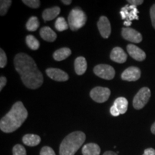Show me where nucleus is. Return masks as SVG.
Returning a JSON list of instances; mask_svg holds the SVG:
<instances>
[{
	"instance_id": "1",
	"label": "nucleus",
	"mask_w": 155,
	"mask_h": 155,
	"mask_svg": "<svg viewBox=\"0 0 155 155\" xmlns=\"http://www.w3.org/2000/svg\"><path fill=\"white\" fill-rule=\"evenodd\" d=\"M14 64L17 72L27 88L37 89L43 83V75L39 71L35 62L27 54L18 53L15 57Z\"/></svg>"
},
{
	"instance_id": "2",
	"label": "nucleus",
	"mask_w": 155,
	"mask_h": 155,
	"mask_svg": "<svg viewBox=\"0 0 155 155\" xmlns=\"http://www.w3.org/2000/svg\"><path fill=\"white\" fill-rule=\"evenodd\" d=\"M28 116V112L22 102L15 103L8 113L0 121V129L5 133H12L17 130Z\"/></svg>"
},
{
	"instance_id": "3",
	"label": "nucleus",
	"mask_w": 155,
	"mask_h": 155,
	"mask_svg": "<svg viewBox=\"0 0 155 155\" xmlns=\"http://www.w3.org/2000/svg\"><path fill=\"white\" fill-rule=\"evenodd\" d=\"M86 140V134L77 131L65 137L60 146V155H75Z\"/></svg>"
},
{
	"instance_id": "4",
	"label": "nucleus",
	"mask_w": 155,
	"mask_h": 155,
	"mask_svg": "<svg viewBox=\"0 0 155 155\" xmlns=\"http://www.w3.org/2000/svg\"><path fill=\"white\" fill-rule=\"evenodd\" d=\"M87 17L82 9L74 8L68 15V25L71 30L76 31L83 28L86 24Z\"/></svg>"
},
{
	"instance_id": "5",
	"label": "nucleus",
	"mask_w": 155,
	"mask_h": 155,
	"mask_svg": "<svg viewBox=\"0 0 155 155\" xmlns=\"http://www.w3.org/2000/svg\"><path fill=\"white\" fill-rule=\"evenodd\" d=\"M151 96V91L147 87L141 88L135 95L133 100V106L135 109H141L146 106Z\"/></svg>"
},
{
	"instance_id": "6",
	"label": "nucleus",
	"mask_w": 155,
	"mask_h": 155,
	"mask_svg": "<svg viewBox=\"0 0 155 155\" xmlns=\"http://www.w3.org/2000/svg\"><path fill=\"white\" fill-rule=\"evenodd\" d=\"M94 72L97 76L106 80H112L115 76V70L114 68L106 64L97 65L94 68Z\"/></svg>"
},
{
	"instance_id": "7",
	"label": "nucleus",
	"mask_w": 155,
	"mask_h": 155,
	"mask_svg": "<svg viewBox=\"0 0 155 155\" xmlns=\"http://www.w3.org/2000/svg\"><path fill=\"white\" fill-rule=\"evenodd\" d=\"M110 95H111V91L108 88H104V87H96L91 91L90 96L94 101L97 103H104L108 99Z\"/></svg>"
},
{
	"instance_id": "8",
	"label": "nucleus",
	"mask_w": 155,
	"mask_h": 155,
	"mask_svg": "<svg viewBox=\"0 0 155 155\" xmlns=\"http://www.w3.org/2000/svg\"><path fill=\"white\" fill-rule=\"evenodd\" d=\"M139 10L134 5H127L123 7L120 11L121 18L126 20L131 21L134 19H139Z\"/></svg>"
},
{
	"instance_id": "9",
	"label": "nucleus",
	"mask_w": 155,
	"mask_h": 155,
	"mask_svg": "<svg viewBox=\"0 0 155 155\" xmlns=\"http://www.w3.org/2000/svg\"><path fill=\"white\" fill-rule=\"evenodd\" d=\"M121 35L124 39L134 43H139L142 41V36L140 32L131 28H122Z\"/></svg>"
},
{
	"instance_id": "10",
	"label": "nucleus",
	"mask_w": 155,
	"mask_h": 155,
	"mask_svg": "<svg viewBox=\"0 0 155 155\" xmlns=\"http://www.w3.org/2000/svg\"><path fill=\"white\" fill-rule=\"evenodd\" d=\"M97 27L99 30L101 35L105 39L108 38V37L111 35V24H110L109 20L107 17L105 16L101 17L98 23H97Z\"/></svg>"
},
{
	"instance_id": "11",
	"label": "nucleus",
	"mask_w": 155,
	"mask_h": 155,
	"mask_svg": "<svg viewBox=\"0 0 155 155\" xmlns=\"http://www.w3.org/2000/svg\"><path fill=\"white\" fill-rule=\"evenodd\" d=\"M141 77V70L137 67L128 68L121 73V79L127 81H136Z\"/></svg>"
},
{
	"instance_id": "12",
	"label": "nucleus",
	"mask_w": 155,
	"mask_h": 155,
	"mask_svg": "<svg viewBox=\"0 0 155 155\" xmlns=\"http://www.w3.org/2000/svg\"><path fill=\"white\" fill-rule=\"evenodd\" d=\"M46 74L52 80L55 81H66L69 79L68 75L65 71L58 68H50L46 70Z\"/></svg>"
},
{
	"instance_id": "13",
	"label": "nucleus",
	"mask_w": 155,
	"mask_h": 155,
	"mask_svg": "<svg viewBox=\"0 0 155 155\" xmlns=\"http://www.w3.org/2000/svg\"><path fill=\"white\" fill-rule=\"evenodd\" d=\"M129 55L137 61H143L146 58V53L135 45L129 44L127 47Z\"/></svg>"
},
{
	"instance_id": "14",
	"label": "nucleus",
	"mask_w": 155,
	"mask_h": 155,
	"mask_svg": "<svg viewBox=\"0 0 155 155\" xmlns=\"http://www.w3.org/2000/svg\"><path fill=\"white\" fill-rule=\"evenodd\" d=\"M110 58L111 61L118 63H124L127 61V55L121 48L116 47L112 50Z\"/></svg>"
},
{
	"instance_id": "15",
	"label": "nucleus",
	"mask_w": 155,
	"mask_h": 155,
	"mask_svg": "<svg viewBox=\"0 0 155 155\" xmlns=\"http://www.w3.org/2000/svg\"><path fill=\"white\" fill-rule=\"evenodd\" d=\"M75 71L78 75H81L86 73L87 70V61L86 58L82 56L78 57L74 62Z\"/></svg>"
},
{
	"instance_id": "16",
	"label": "nucleus",
	"mask_w": 155,
	"mask_h": 155,
	"mask_svg": "<svg viewBox=\"0 0 155 155\" xmlns=\"http://www.w3.org/2000/svg\"><path fill=\"white\" fill-rule=\"evenodd\" d=\"M40 37L47 42H54L57 38V35L49 27H44L40 30Z\"/></svg>"
},
{
	"instance_id": "17",
	"label": "nucleus",
	"mask_w": 155,
	"mask_h": 155,
	"mask_svg": "<svg viewBox=\"0 0 155 155\" xmlns=\"http://www.w3.org/2000/svg\"><path fill=\"white\" fill-rule=\"evenodd\" d=\"M101 153V148L95 143H88L83 147V155H99Z\"/></svg>"
},
{
	"instance_id": "18",
	"label": "nucleus",
	"mask_w": 155,
	"mask_h": 155,
	"mask_svg": "<svg viewBox=\"0 0 155 155\" xmlns=\"http://www.w3.org/2000/svg\"><path fill=\"white\" fill-rule=\"evenodd\" d=\"M61 12V8L59 7H53L51 8L45 9L42 12V18L45 21H51L57 17Z\"/></svg>"
},
{
	"instance_id": "19",
	"label": "nucleus",
	"mask_w": 155,
	"mask_h": 155,
	"mask_svg": "<svg viewBox=\"0 0 155 155\" xmlns=\"http://www.w3.org/2000/svg\"><path fill=\"white\" fill-rule=\"evenodd\" d=\"M41 138L36 134H26L22 137V142L29 147H35L40 144Z\"/></svg>"
},
{
	"instance_id": "20",
	"label": "nucleus",
	"mask_w": 155,
	"mask_h": 155,
	"mask_svg": "<svg viewBox=\"0 0 155 155\" xmlns=\"http://www.w3.org/2000/svg\"><path fill=\"white\" fill-rule=\"evenodd\" d=\"M71 55V50L68 48H62L56 50L53 53V58L55 61H62L65 60Z\"/></svg>"
},
{
	"instance_id": "21",
	"label": "nucleus",
	"mask_w": 155,
	"mask_h": 155,
	"mask_svg": "<svg viewBox=\"0 0 155 155\" xmlns=\"http://www.w3.org/2000/svg\"><path fill=\"white\" fill-rule=\"evenodd\" d=\"M128 101L124 97H119L114 101V106L119 110L120 114H124L128 109Z\"/></svg>"
},
{
	"instance_id": "22",
	"label": "nucleus",
	"mask_w": 155,
	"mask_h": 155,
	"mask_svg": "<svg viewBox=\"0 0 155 155\" xmlns=\"http://www.w3.org/2000/svg\"><path fill=\"white\" fill-rule=\"evenodd\" d=\"M39 26H40V22H39L38 17L35 16L31 17L30 18L28 19V22H27L26 24L27 30L28 31H30V32L36 31L39 28Z\"/></svg>"
},
{
	"instance_id": "23",
	"label": "nucleus",
	"mask_w": 155,
	"mask_h": 155,
	"mask_svg": "<svg viewBox=\"0 0 155 155\" xmlns=\"http://www.w3.org/2000/svg\"><path fill=\"white\" fill-rule=\"evenodd\" d=\"M55 28L59 32H63V31L68 30V28H69V25L64 17H60L56 19V22L55 23Z\"/></svg>"
},
{
	"instance_id": "24",
	"label": "nucleus",
	"mask_w": 155,
	"mask_h": 155,
	"mask_svg": "<svg viewBox=\"0 0 155 155\" xmlns=\"http://www.w3.org/2000/svg\"><path fill=\"white\" fill-rule=\"evenodd\" d=\"M26 43L28 47L32 50H36L40 48V42L32 35H29L26 37Z\"/></svg>"
},
{
	"instance_id": "25",
	"label": "nucleus",
	"mask_w": 155,
	"mask_h": 155,
	"mask_svg": "<svg viewBox=\"0 0 155 155\" xmlns=\"http://www.w3.org/2000/svg\"><path fill=\"white\" fill-rule=\"evenodd\" d=\"M12 2L11 0H2L0 2V15L1 16H5L10 7Z\"/></svg>"
},
{
	"instance_id": "26",
	"label": "nucleus",
	"mask_w": 155,
	"mask_h": 155,
	"mask_svg": "<svg viewBox=\"0 0 155 155\" xmlns=\"http://www.w3.org/2000/svg\"><path fill=\"white\" fill-rule=\"evenodd\" d=\"M13 155H27L26 150L22 145L16 144L12 149Z\"/></svg>"
},
{
	"instance_id": "27",
	"label": "nucleus",
	"mask_w": 155,
	"mask_h": 155,
	"mask_svg": "<svg viewBox=\"0 0 155 155\" xmlns=\"http://www.w3.org/2000/svg\"><path fill=\"white\" fill-rule=\"evenodd\" d=\"M22 2L25 5L33 9H38L40 6V2L39 0H23Z\"/></svg>"
},
{
	"instance_id": "28",
	"label": "nucleus",
	"mask_w": 155,
	"mask_h": 155,
	"mask_svg": "<svg viewBox=\"0 0 155 155\" xmlns=\"http://www.w3.org/2000/svg\"><path fill=\"white\" fill-rule=\"evenodd\" d=\"M7 63V58L6 55V53H5L3 49L0 50V68H3L6 66Z\"/></svg>"
},
{
	"instance_id": "29",
	"label": "nucleus",
	"mask_w": 155,
	"mask_h": 155,
	"mask_svg": "<svg viewBox=\"0 0 155 155\" xmlns=\"http://www.w3.org/2000/svg\"><path fill=\"white\" fill-rule=\"evenodd\" d=\"M40 155H56L55 152L51 147L45 146L43 147L40 150Z\"/></svg>"
},
{
	"instance_id": "30",
	"label": "nucleus",
	"mask_w": 155,
	"mask_h": 155,
	"mask_svg": "<svg viewBox=\"0 0 155 155\" xmlns=\"http://www.w3.org/2000/svg\"><path fill=\"white\" fill-rule=\"evenodd\" d=\"M150 17L153 28L155 29V4L152 6L150 9Z\"/></svg>"
},
{
	"instance_id": "31",
	"label": "nucleus",
	"mask_w": 155,
	"mask_h": 155,
	"mask_svg": "<svg viewBox=\"0 0 155 155\" xmlns=\"http://www.w3.org/2000/svg\"><path fill=\"white\" fill-rule=\"evenodd\" d=\"M110 113L112 116H118L120 114L119 110H118V108L116 107L115 106H112L111 108H110Z\"/></svg>"
},
{
	"instance_id": "32",
	"label": "nucleus",
	"mask_w": 155,
	"mask_h": 155,
	"mask_svg": "<svg viewBox=\"0 0 155 155\" xmlns=\"http://www.w3.org/2000/svg\"><path fill=\"white\" fill-rule=\"evenodd\" d=\"M128 3H129V5H134L137 7V6L142 5V3L144 2L143 0H128Z\"/></svg>"
},
{
	"instance_id": "33",
	"label": "nucleus",
	"mask_w": 155,
	"mask_h": 155,
	"mask_svg": "<svg viewBox=\"0 0 155 155\" xmlns=\"http://www.w3.org/2000/svg\"><path fill=\"white\" fill-rule=\"evenodd\" d=\"M143 155H155V150L153 148L146 149Z\"/></svg>"
},
{
	"instance_id": "34",
	"label": "nucleus",
	"mask_w": 155,
	"mask_h": 155,
	"mask_svg": "<svg viewBox=\"0 0 155 155\" xmlns=\"http://www.w3.org/2000/svg\"><path fill=\"white\" fill-rule=\"evenodd\" d=\"M6 83H7V78L5 77L2 76L0 78V91L2 90L4 87L5 86Z\"/></svg>"
},
{
	"instance_id": "35",
	"label": "nucleus",
	"mask_w": 155,
	"mask_h": 155,
	"mask_svg": "<svg viewBox=\"0 0 155 155\" xmlns=\"http://www.w3.org/2000/svg\"><path fill=\"white\" fill-rule=\"evenodd\" d=\"M62 3H63L64 5H69L72 3V1L71 0H62Z\"/></svg>"
},
{
	"instance_id": "36",
	"label": "nucleus",
	"mask_w": 155,
	"mask_h": 155,
	"mask_svg": "<svg viewBox=\"0 0 155 155\" xmlns=\"http://www.w3.org/2000/svg\"><path fill=\"white\" fill-rule=\"evenodd\" d=\"M104 155H118V154L115 152H112V151H107V152L104 153Z\"/></svg>"
},
{
	"instance_id": "37",
	"label": "nucleus",
	"mask_w": 155,
	"mask_h": 155,
	"mask_svg": "<svg viewBox=\"0 0 155 155\" xmlns=\"http://www.w3.org/2000/svg\"><path fill=\"white\" fill-rule=\"evenodd\" d=\"M124 25L125 26H130L131 25V22L129 20H125L124 22Z\"/></svg>"
},
{
	"instance_id": "38",
	"label": "nucleus",
	"mask_w": 155,
	"mask_h": 155,
	"mask_svg": "<svg viewBox=\"0 0 155 155\" xmlns=\"http://www.w3.org/2000/svg\"><path fill=\"white\" fill-rule=\"evenodd\" d=\"M151 131H152V134H155V122L152 124V127H151Z\"/></svg>"
}]
</instances>
